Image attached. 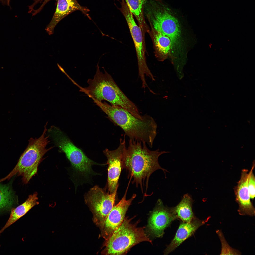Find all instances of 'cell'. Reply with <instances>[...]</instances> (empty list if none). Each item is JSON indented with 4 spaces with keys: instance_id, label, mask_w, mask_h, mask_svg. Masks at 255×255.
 <instances>
[{
    "instance_id": "9a60e30c",
    "label": "cell",
    "mask_w": 255,
    "mask_h": 255,
    "mask_svg": "<svg viewBox=\"0 0 255 255\" xmlns=\"http://www.w3.org/2000/svg\"><path fill=\"white\" fill-rule=\"evenodd\" d=\"M206 221L194 217L189 222H183L181 223L174 238L165 250L164 254L167 255L174 250L200 226L204 224Z\"/></svg>"
},
{
    "instance_id": "5b68a950",
    "label": "cell",
    "mask_w": 255,
    "mask_h": 255,
    "mask_svg": "<svg viewBox=\"0 0 255 255\" xmlns=\"http://www.w3.org/2000/svg\"><path fill=\"white\" fill-rule=\"evenodd\" d=\"M132 219L125 218L121 224L106 240L102 254L124 255L133 246L140 242L146 241L152 243L144 230L145 228L137 227L138 221L131 223Z\"/></svg>"
},
{
    "instance_id": "ba28073f",
    "label": "cell",
    "mask_w": 255,
    "mask_h": 255,
    "mask_svg": "<svg viewBox=\"0 0 255 255\" xmlns=\"http://www.w3.org/2000/svg\"><path fill=\"white\" fill-rule=\"evenodd\" d=\"M118 187L110 194L96 185L85 195V201L93 214L94 221L99 227L114 206Z\"/></svg>"
},
{
    "instance_id": "277c9868",
    "label": "cell",
    "mask_w": 255,
    "mask_h": 255,
    "mask_svg": "<svg viewBox=\"0 0 255 255\" xmlns=\"http://www.w3.org/2000/svg\"><path fill=\"white\" fill-rule=\"evenodd\" d=\"M144 13L151 28L168 37L171 43V50H176L180 46L181 28L174 12L162 0H148Z\"/></svg>"
},
{
    "instance_id": "7c38bea8",
    "label": "cell",
    "mask_w": 255,
    "mask_h": 255,
    "mask_svg": "<svg viewBox=\"0 0 255 255\" xmlns=\"http://www.w3.org/2000/svg\"><path fill=\"white\" fill-rule=\"evenodd\" d=\"M119 145L116 149L110 150L106 149L103 151L107 159L108 183V191L112 193L118 187V182L122 169V158L124 147L126 145L125 135L120 139Z\"/></svg>"
},
{
    "instance_id": "8fae6325",
    "label": "cell",
    "mask_w": 255,
    "mask_h": 255,
    "mask_svg": "<svg viewBox=\"0 0 255 255\" xmlns=\"http://www.w3.org/2000/svg\"><path fill=\"white\" fill-rule=\"evenodd\" d=\"M129 185L121 200L117 204L113 206L104 221L99 226L101 231L100 236L106 240L123 222L129 207L136 197V194H134L130 199L126 200Z\"/></svg>"
},
{
    "instance_id": "44dd1931",
    "label": "cell",
    "mask_w": 255,
    "mask_h": 255,
    "mask_svg": "<svg viewBox=\"0 0 255 255\" xmlns=\"http://www.w3.org/2000/svg\"><path fill=\"white\" fill-rule=\"evenodd\" d=\"M216 233L221 241V255H239L240 252L238 251L233 249L229 245L226 241L221 231L217 230Z\"/></svg>"
},
{
    "instance_id": "7402d4cb",
    "label": "cell",
    "mask_w": 255,
    "mask_h": 255,
    "mask_svg": "<svg viewBox=\"0 0 255 255\" xmlns=\"http://www.w3.org/2000/svg\"><path fill=\"white\" fill-rule=\"evenodd\" d=\"M51 0H34L33 4L29 6V13H31L32 16L35 15L43 9L46 4ZM57 2L58 0H55Z\"/></svg>"
},
{
    "instance_id": "603a6c76",
    "label": "cell",
    "mask_w": 255,
    "mask_h": 255,
    "mask_svg": "<svg viewBox=\"0 0 255 255\" xmlns=\"http://www.w3.org/2000/svg\"><path fill=\"white\" fill-rule=\"evenodd\" d=\"M255 167L253 164L249 172L248 182V187L251 199H253L255 196V178L253 172Z\"/></svg>"
},
{
    "instance_id": "6da1fadb",
    "label": "cell",
    "mask_w": 255,
    "mask_h": 255,
    "mask_svg": "<svg viewBox=\"0 0 255 255\" xmlns=\"http://www.w3.org/2000/svg\"><path fill=\"white\" fill-rule=\"evenodd\" d=\"M128 146L124 147L122 158V169L128 174V178L132 179V183L136 187L140 186L142 193L145 188L146 192L151 174L158 169L165 173L168 172L160 165L158 158L161 155L170 152L149 150L146 143L129 139Z\"/></svg>"
},
{
    "instance_id": "3957f363",
    "label": "cell",
    "mask_w": 255,
    "mask_h": 255,
    "mask_svg": "<svg viewBox=\"0 0 255 255\" xmlns=\"http://www.w3.org/2000/svg\"><path fill=\"white\" fill-rule=\"evenodd\" d=\"M103 68L104 73L100 71L98 63L93 78L89 79L87 81L88 86L85 88L79 87L80 91L86 94L95 103L106 101L111 105L121 107L136 117H139L140 114L137 107L122 91L111 76Z\"/></svg>"
},
{
    "instance_id": "d6986e66",
    "label": "cell",
    "mask_w": 255,
    "mask_h": 255,
    "mask_svg": "<svg viewBox=\"0 0 255 255\" xmlns=\"http://www.w3.org/2000/svg\"><path fill=\"white\" fill-rule=\"evenodd\" d=\"M153 43L156 51L162 57L167 55L171 50L170 39L152 28Z\"/></svg>"
},
{
    "instance_id": "e0dca14e",
    "label": "cell",
    "mask_w": 255,
    "mask_h": 255,
    "mask_svg": "<svg viewBox=\"0 0 255 255\" xmlns=\"http://www.w3.org/2000/svg\"><path fill=\"white\" fill-rule=\"evenodd\" d=\"M193 203L191 196L184 195L179 203L173 208L177 218L183 222H188L195 217L192 209Z\"/></svg>"
},
{
    "instance_id": "8992f818",
    "label": "cell",
    "mask_w": 255,
    "mask_h": 255,
    "mask_svg": "<svg viewBox=\"0 0 255 255\" xmlns=\"http://www.w3.org/2000/svg\"><path fill=\"white\" fill-rule=\"evenodd\" d=\"M47 123L41 135L38 138H31L26 149L21 156L19 161L12 171L6 176L0 180V183L9 179L14 175L22 176L25 183H27L36 174L38 167L45 153L52 147L47 148L50 141L49 136L47 135Z\"/></svg>"
},
{
    "instance_id": "ffe728a7",
    "label": "cell",
    "mask_w": 255,
    "mask_h": 255,
    "mask_svg": "<svg viewBox=\"0 0 255 255\" xmlns=\"http://www.w3.org/2000/svg\"><path fill=\"white\" fill-rule=\"evenodd\" d=\"M16 201L9 187L7 185L0 184V212L11 210Z\"/></svg>"
},
{
    "instance_id": "9c48e42d",
    "label": "cell",
    "mask_w": 255,
    "mask_h": 255,
    "mask_svg": "<svg viewBox=\"0 0 255 255\" xmlns=\"http://www.w3.org/2000/svg\"><path fill=\"white\" fill-rule=\"evenodd\" d=\"M120 7L118 8L127 21L133 39L137 56L139 76L141 80H145V76L152 77L153 75L146 64L144 49V35L140 28L136 23L132 13L124 0L120 1Z\"/></svg>"
},
{
    "instance_id": "5bb4252c",
    "label": "cell",
    "mask_w": 255,
    "mask_h": 255,
    "mask_svg": "<svg viewBox=\"0 0 255 255\" xmlns=\"http://www.w3.org/2000/svg\"><path fill=\"white\" fill-rule=\"evenodd\" d=\"M57 2L55 12L51 21L45 29L49 35L53 34L55 27L60 21L75 11H80L90 19L88 13L89 9L81 5L76 0H58Z\"/></svg>"
},
{
    "instance_id": "4fadbf2b",
    "label": "cell",
    "mask_w": 255,
    "mask_h": 255,
    "mask_svg": "<svg viewBox=\"0 0 255 255\" xmlns=\"http://www.w3.org/2000/svg\"><path fill=\"white\" fill-rule=\"evenodd\" d=\"M249 176L248 170H242L241 177L234 191L236 202L239 205L238 212L241 215H255V208L251 201L248 187Z\"/></svg>"
},
{
    "instance_id": "52a82bcc",
    "label": "cell",
    "mask_w": 255,
    "mask_h": 255,
    "mask_svg": "<svg viewBox=\"0 0 255 255\" xmlns=\"http://www.w3.org/2000/svg\"><path fill=\"white\" fill-rule=\"evenodd\" d=\"M47 132L56 145L65 153L73 167L78 171L87 175L91 173L92 166L98 165L86 156L58 128L51 126Z\"/></svg>"
},
{
    "instance_id": "2e32d148",
    "label": "cell",
    "mask_w": 255,
    "mask_h": 255,
    "mask_svg": "<svg viewBox=\"0 0 255 255\" xmlns=\"http://www.w3.org/2000/svg\"><path fill=\"white\" fill-rule=\"evenodd\" d=\"M37 194V193L35 192L29 195L24 203L12 209L8 220L0 230V234L7 228L25 215L33 207L39 204Z\"/></svg>"
},
{
    "instance_id": "7a4b0ae2",
    "label": "cell",
    "mask_w": 255,
    "mask_h": 255,
    "mask_svg": "<svg viewBox=\"0 0 255 255\" xmlns=\"http://www.w3.org/2000/svg\"><path fill=\"white\" fill-rule=\"evenodd\" d=\"M96 104L110 119L123 129L130 139L145 142L152 147L157 135V125L152 117L145 115L141 119L119 106L105 102Z\"/></svg>"
},
{
    "instance_id": "ac0fdd59",
    "label": "cell",
    "mask_w": 255,
    "mask_h": 255,
    "mask_svg": "<svg viewBox=\"0 0 255 255\" xmlns=\"http://www.w3.org/2000/svg\"><path fill=\"white\" fill-rule=\"evenodd\" d=\"M148 0H125L129 10L136 19L143 35L149 30L144 13V5Z\"/></svg>"
},
{
    "instance_id": "cb8c5ba5",
    "label": "cell",
    "mask_w": 255,
    "mask_h": 255,
    "mask_svg": "<svg viewBox=\"0 0 255 255\" xmlns=\"http://www.w3.org/2000/svg\"><path fill=\"white\" fill-rule=\"evenodd\" d=\"M57 65L59 69L62 72L65 74L66 75V76H67L68 78L69 79H70L73 83H74L75 82L73 81L72 80V79L68 76V75L66 73L65 71L64 70V69L62 68L61 67V66L58 63L57 64Z\"/></svg>"
},
{
    "instance_id": "30bf717a",
    "label": "cell",
    "mask_w": 255,
    "mask_h": 255,
    "mask_svg": "<svg viewBox=\"0 0 255 255\" xmlns=\"http://www.w3.org/2000/svg\"><path fill=\"white\" fill-rule=\"evenodd\" d=\"M177 218L173 208L165 206L159 199L149 218L148 231L154 237H162L165 230Z\"/></svg>"
}]
</instances>
